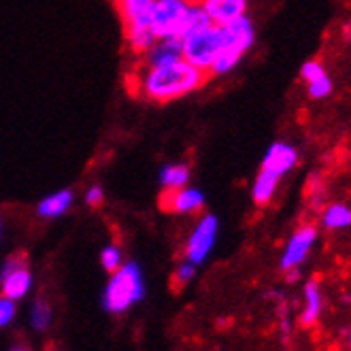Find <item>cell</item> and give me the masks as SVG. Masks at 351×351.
Returning a JSON list of instances; mask_svg holds the SVG:
<instances>
[{"mask_svg":"<svg viewBox=\"0 0 351 351\" xmlns=\"http://www.w3.org/2000/svg\"><path fill=\"white\" fill-rule=\"evenodd\" d=\"M211 75L192 66L188 60H173L167 64L143 69L134 81V92L152 102H171L200 90Z\"/></svg>","mask_w":351,"mask_h":351,"instance_id":"cell-1","label":"cell"},{"mask_svg":"<svg viewBox=\"0 0 351 351\" xmlns=\"http://www.w3.org/2000/svg\"><path fill=\"white\" fill-rule=\"evenodd\" d=\"M143 298H145V277H143L141 266L134 262H123L115 273H111L100 300L107 313L121 315Z\"/></svg>","mask_w":351,"mask_h":351,"instance_id":"cell-2","label":"cell"},{"mask_svg":"<svg viewBox=\"0 0 351 351\" xmlns=\"http://www.w3.org/2000/svg\"><path fill=\"white\" fill-rule=\"evenodd\" d=\"M252 43H254V24L250 22V17L241 15L239 19H234V22L226 24L223 26V47L213 62L211 75H223V73L232 71L239 64L243 53L252 47Z\"/></svg>","mask_w":351,"mask_h":351,"instance_id":"cell-3","label":"cell"},{"mask_svg":"<svg viewBox=\"0 0 351 351\" xmlns=\"http://www.w3.org/2000/svg\"><path fill=\"white\" fill-rule=\"evenodd\" d=\"M181 45H183V60H188L192 66L211 75L213 62L223 47V26L209 24L206 28H200L188 36H183Z\"/></svg>","mask_w":351,"mask_h":351,"instance_id":"cell-4","label":"cell"},{"mask_svg":"<svg viewBox=\"0 0 351 351\" xmlns=\"http://www.w3.org/2000/svg\"><path fill=\"white\" fill-rule=\"evenodd\" d=\"M188 0H154L152 7V30L158 38L181 36L183 19L188 13Z\"/></svg>","mask_w":351,"mask_h":351,"instance_id":"cell-5","label":"cell"},{"mask_svg":"<svg viewBox=\"0 0 351 351\" xmlns=\"http://www.w3.org/2000/svg\"><path fill=\"white\" fill-rule=\"evenodd\" d=\"M32 273L24 256H11L0 268V290L11 300H22L30 294Z\"/></svg>","mask_w":351,"mask_h":351,"instance_id":"cell-6","label":"cell"},{"mask_svg":"<svg viewBox=\"0 0 351 351\" xmlns=\"http://www.w3.org/2000/svg\"><path fill=\"white\" fill-rule=\"evenodd\" d=\"M215 237H217V219L215 215H204L198 223L194 232L188 239V245H185V258H188L192 264H202L206 258H209L213 245H215Z\"/></svg>","mask_w":351,"mask_h":351,"instance_id":"cell-7","label":"cell"},{"mask_svg":"<svg viewBox=\"0 0 351 351\" xmlns=\"http://www.w3.org/2000/svg\"><path fill=\"white\" fill-rule=\"evenodd\" d=\"M160 206L169 213H181L190 215L198 213L204 206V196L202 192L194 188H177V190H164L160 196Z\"/></svg>","mask_w":351,"mask_h":351,"instance_id":"cell-8","label":"cell"},{"mask_svg":"<svg viewBox=\"0 0 351 351\" xmlns=\"http://www.w3.org/2000/svg\"><path fill=\"white\" fill-rule=\"evenodd\" d=\"M315 237H317V230L313 228V226H304V228L294 232V237L290 239V243H287L285 252H283V258H281V268H283V271L298 268L304 262L308 250H311L313 243H315Z\"/></svg>","mask_w":351,"mask_h":351,"instance_id":"cell-9","label":"cell"},{"mask_svg":"<svg viewBox=\"0 0 351 351\" xmlns=\"http://www.w3.org/2000/svg\"><path fill=\"white\" fill-rule=\"evenodd\" d=\"M200 5L211 22L217 26L234 22L247 11V0H200Z\"/></svg>","mask_w":351,"mask_h":351,"instance_id":"cell-10","label":"cell"},{"mask_svg":"<svg viewBox=\"0 0 351 351\" xmlns=\"http://www.w3.org/2000/svg\"><path fill=\"white\" fill-rule=\"evenodd\" d=\"M296 162H298V154L294 147L285 145V143H275V145H271V149L266 152L262 169L273 171L277 175H283V173L290 171Z\"/></svg>","mask_w":351,"mask_h":351,"instance_id":"cell-11","label":"cell"},{"mask_svg":"<svg viewBox=\"0 0 351 351\" xmlns=\"http://www.w3.org/2000/svg\"><path fill=\"white\" fill-rule=\"evenodd\" d=\"M179 58H183V45H181V38H177V36L158 38L156 45L145 53L147 66L167 64V62H173V60H179Z\"/></svg>","mask_w":351,"mask_h":351,"instance_id":"cell-12","label":"cell"},{"mask_svg":"<svg viewBox=\"0 0 351 351\" xmlns=\"http://www.w3.org/2000/svg\"><path fill=\"white\" fill-rule=\"evenodd\" d=\"M71 204H73V192L62 190V192H56V194L40 200L36 213L45 219H53V217H60L62 213H66Z\"/></svg>","mask_w":351,"mask_h":351,"instance_id":"cell-13","label":"cell"},{"mask_svg":"<svg viewBox=\"0 0 351 351\" xmlns=\"http://www.w3.org/2000/svg\"><path fill=\"white\" fill-rule=\"evenodd\" d=\"M279 177L281 175H277L273 171H266V169L260 171V175H258V179L254 183V200H256V204H268V202H271V198H273V194L277 190Z\"/></svg>","mask_w":351,"mask_h":351,"instance_id":"cell-14","label":"cell"},{"mask_svg":"<svg viewBox=\"0 0 351 351\" xmlns=\"http://www.w3.org/2000/svg\"><path fill=\"white\" fill-rule=\"evenodd\" d=\"M190 179V169L188 164H169L160 173V185L164 190H177L185 188V183Z\"/></svg>","mask_w":351,"mask_h":351,"instance_id":"cell-15","label":"cell"},{"mask_svg":"<svg viewBox=\"0 0 351 351\" xmlns=\"http://www.w3.org/2000/svg\"><path fill=\"white\" fill-rule=\"evenodd\" d=\"M209 24H213V22L209 19V15H206V11L202 9V5L200 3H190L188 13H185V19H183V28H181L179 38L188 36V34H192V32H196L200 28H206Z\"/></svg>","mask_w":351,"mask_h":351,"instance_id":"cell-16","label":"cell"},{"mask_svg":"<svg viewBox=\"0 0 351 351\" xmlns=\"http://www.w3.org/2000/svg\"><path fill=\"white\" fill-rule=\"evenodd\" d=\"M304 298H306V306H304V313H302V324L304 326H311L317 322L319 313H322V294H319V287L315 283H306L304 287Z\"/></svg>","mask_w":351,"mask_h":351,"instance_id":"cell-17","label":"cell"},{"mask_svg":"<svg viewBox=\"0 0 351 351\" xmlns=\"http://www.w3.org/2000/svg\"><path fill=\"white\" fill-rule=\"evenodd\" d=\"M51 319H53L51 304L43 298H38L30 308V326L34 330H38V332H43V330H47L51 326Z\"/></svg>","mask_w":351,"mask_h":351,"instance_id":"cell-18","label":"cell"},{"mask_svg":"<svg viewBox=\"0 0 351 351\" xmlns=\"http://www.w3.org/2000/svg\"><path fill=\"white\" fill-rule=\"evenodd\" d=\"M324 223L330 230H339L351 226V211L345 204H330L324 213Z\"/></svg>","mask_w":351,"mask_h":351,"instance_id":"cell-19","label":"cell"},{"mask_svg":"<svg viewBox=\"0 0 351 351\" xmlns=\"http://www.w3.org/2000/svg\"><path fill=\"white\" fill-rule=\"evenodd\" d=\"M100 264L105 266V271L115 273L117 268L123 264V256H121L119 245H107L100 254Z\"/></svg>","mask_w":351,"mask_h":351,"instance_id":"cell-20","label":"cell"},{"mask_svg":"<svg viewBox=\"0 0 351 351\" xmlns=\"http://www.w3.org/2000/svg\"><path fill=\"white\" fill-rule=\"evenodd\" d=\"M17 315V304L15 300L7 298V296H0V328H7L13 324Z\"/></svg>","mask_w":351,"mask_h":351,"instance_id":"cell-21","label":"cell"},{"mask_svg":"<svg viewBox=\"0 0 351 351\" xmlns=\"http://www.w3.org/2000/svg\"><path fill=\"white\" fill-rule=\"evenodd\" d=\"M330 92H332V81L328 79V75L308 84V94H311V98H326Z\"/></svg>","mask_w":351,"mask_h":351,"instance_id":"cell-22","label":"cell"},{"mask_svg":"<svg viewBox=\"0 0 351 351\" xmlns=\"http://www.w3.org/2000/svg\"><path fill=\"white\" fill-rule=\"evenodd\" d=\"M196 275V264H192L190 260H185L183 264L177 266V271H175V285H185V283H190Z\"/></svg>","mask_w":351,"mask_h":351,"instance_id":"cell-23","label":"cell"},{"mask_svg":"<svg viewBox=\"0 0 351 351\" xmlns=\"http://www.w3.org/2000/svg\"><path fill=\"white\" fill-rule=\"evenodd\" d=\"M326 75V71H324V66H322V62H317V60H311V62H306V64L302 66V79L304 81H315V79H319V77H324Z\"/></svg>","mask_w":351,"mask_h":351,"instance_id":"cell-24","label":"cell"},{"mask_svg":"<svg viewBox=\"0 0 351 351\" xmlns=\"http://www.w3.org/2000/svg\"><path fill=\"white\" fill-rule=\"evenodd\" d=\"M102 200H105V192H102L100 185H92V188L86 192V202H88L90 206H98Z\"/></svg>","mask_w":351,"mask_h":351,"instance_id":"cell-25","label":"cell"},{"mask_svg":"<svg viewBox=\"0 0 351 351\" xmlns=\"http://www.w3.org/2000/svg\"><path fill=\"white\" fill-rule=\"evenodd\" d=\"M9 351H30V349H26V347H11Z\"/></svg>","mask_w":351,"mask_h":351,"instance_id":"cell-26","label":"cell"},{"mask_svg":"<svg viewBox=\"0 0 351 351\" xmlns=\"http://www.w3.org/2000/svg\"><path fill=\"white\" fill-rule=\"evenodd\" d=\"M0 232H3V226H0Z\"/></svg>","mask_w":351,"mask_h":351,"instance_id":"cell-27","label":"cell"},{"mask_svg":"<svg viewBox=\"0 0 351 351\" xmlns=\"http://www.w3.org/2000/svg\"><path fill=\"white\" fill-rule=\"evenodd\" d=\"M349 341H351V339H349Z\"/></svg>","mask_w":351,"mask_h":351,"instance_id":"cell-28","label":"cell"}]
</instances>
